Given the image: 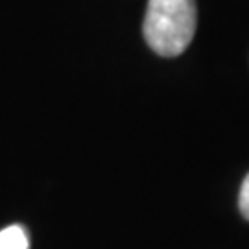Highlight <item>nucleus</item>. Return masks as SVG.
<instances>
[{
    "instance_id": "obj_2",
    "label": "nucleus",
    "mask_w": 249,
    "mask_h": 249,
    "mask_svg": "<svg viewBox=\"0 0 249 249\" xmlns=\"http://www.w3.org/2000/svg\"><path fill=\"white\" fill-rule=\"evenodd\" d=\"M28 232L20 225H9L0 231V249H28Z\"/></svg>"
},
{
    "instance_id": "obj_3",
    "label": "nucleus",
    "mask_w": 249,
    "mask_h": 249,
    "mask_svg": "<svg viewBox=\"0 0 249 249\" xmlns=\"http://www.w3.org/2000/svg\"><path fill=\"white\" fill-rule=\"evenodd\" d=\"M238 207H240L242 216L249 222V174L246 176L240 188V196H238Z\"/></svg>"
},
{
    "instance_id": "obj_1",
    "label": "nucleus",
    "mask_w": 249,
    "mask_h": 249,
    "mask_svg": "<svg viewBox=\"0 0 249 249\" xmlns=\"http://www.w3.org/2000/svg\"><path fill=\"white\" fill-rule=\"evenodd\" d=\"M196 0H150L144 17V39L155 53L178 57L196 36Z\"/></svg>"
}]
</instances>
